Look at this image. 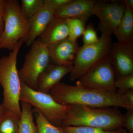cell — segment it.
Wrapping results in <instances>:
<instances>
[{
	"label": "cell",
	"mask_w": 133,
	"mask_h": 133,
	"mask_svg": "<svg viewBox=\"0 0 133 133\" xmlns=\"http://www.w3.org/2000/svg\"><path fill=\"white\" fill-rule=\"evenodd\" d=\"M68 37L69 31L66 19L55 16L39 39L48 48Z\"/></svg>",
	"instance_id": "cell-14"
},
{
	"label": "cell",
	"mask_w": 133,
	"mask_h": 133,
	"mask_svg": "<svg viewBox=\"0 0 133 133\" xmlns=\"http://www.w3.org/2000/svg\"><path fill=\"white\" fill-rule=\"evenodd\" d=\"M120 1L124 5L126 8L133 10V0H122Z\"/></svg>",
	"instance_id": "cell-28"
},
{
	"label": "cell",
	"mask_w": 133,
	"mask_h": 133,
	"mask_svg": "<svg viewBox=\"0 0 133 133\" xmlns=\"http://www.w3.org/2000/svg\"><path fill=\"white\" fill-rule=\"evenodd\" d=\"M44 5V0H22L21 12L26 19L29 20L42 9Z\"/></svg>",
	"instance_id": "cell-19"
},
{
	"label": "cell",
	"mask_w": 133,
	"mask_h": 133,
	"mask_svg": "<svg viewBox=\"0 0 133 133\" xmlns=\"http://www.w3.org/2000/svg\"><path fill=\"white\" fill-rule=\"evenodd\" d=\"M62 126H84L115 130L123 127L125 116L115 108L71 105Z\"/></svg>",
	"instance_id": "cell-2"
},
{
	"label": "cell",
	"mask_w": 133,
	"mask_h": 133,
	"mask_svg": "<svg viewBox=\"0 0 133 133\" xmlns=\"http://www.w3.org/2000/svg\"><path fill=\"white\" fill-rule=\"evenodd\" d=\"M83 45H89L97 42L99 40L97 32L91 24L85 27L83 35Z\"/></svg>",
	"instance_id": "cell-24"
},
{
	"label": "cell",
	"mask_w": 133,
	"mask_h": 133,
	"mask_svg": "<svg viewBox=\"0 0 133 133\" xmlns=\"http://www.w3.org/2000/svg\"><path fill=\"white\" fill-rule=\"evenodd\" d=\"M72 66L61 65L50 62L38 77L36 90L49 94L54 86L60 82L65 75L70 73Z\"/></svg>",
	"instance_id": "cell-11"
},
{
	"label": "cell",
	"mask_w": 133,
	"mask_h": 133,
	"mask_svg": "<svg viewBox=\"0 0 133 133\" xmlns=\"http://www.w3.org/2000/svg\"><path fill=\"white\" fill-rule=\"evenodd\" d=\"M115 74L108 58L79 79L83 84L110 93H116Z\"/></svg>",
	"instance_id": "cell-9"
},
{
	"label": "cell",
	"mask_w": 133,
	"mask_h": 133,
	"mask_svg": "<svg viewBox=\"0 0 133 133\" xmlns=\"http://www.w3.org/2000/svg\"><path fill=\"white\" fill-rule=\"evenodd\" d=\"M108 58L116 78L133 74V43L112 44Z\"/></svg>",
	"instance_id": "cell-10"
},
{
	"label": "cell",
	"mask_w": 133,
	"mask_h": 133,
	"mask_svg": "<svg viewBox=\"0 0 133 133\" xmlns=\"http://www.w3.org/2000/svg\"><path fill=\"white\" fill-rule=\"evenodd\" d=\"M19 119L5 110L0 116V133H18Z\"/></svg>",
	"instance_id": "cell-18"
},
{
	"label": "cell",
	"mask_w": 133,
	"mask_h": 133,
	"mask_svg": "<svg viewBox=\"0 0 133 133\" xmlns=\"http://www.w3.org/2000/svg\"><path fill=\"white\" fill-rule=\"evenodd\" d=\"M5 110V108L3 106V105L2 104L0 105V116H1L2 115L3 113Z\"/></svg>",
	"instance_id": "cell-30"
},
{
	"label": "cell",
	"mask_w": 133,
	"mask_h": 133,
	"mask_svg": "<svg viewBox=\"0 0 133 133\" xmlns=\"http://www.w3.org/2000/svg\"><path fill=\"white\" fill-rule=\"evenodd\" d=\"M115 85L116 90L118 88V90L116 93L122 95L133 90V74L116 78Z\"/></svg>",
	"instance_id": "cell-23"
},
{
	"label": "cell",
	"mask_w": 133,
	"mask_h": 133,
	"mask_svg": "<svg viewBox=\"0 0 133 133\" xmlns=\"http://www.w3.org/2000/svg\"><path fill=\"white\" fill-rule=\"evenodd\" d=\"M21 114L18 123V133H37V127L33 118L32 106L21 101Z\"/></svg>",
	"instance_id": "cell-17"
},
{
	"label": "cell",
	"mask_w": 133,
	"mask_h": 133,
	"mask_svg": "<svg viewBox=\"0 0 133 133\" xmlns=\"http://www.w3.org/2000/svg\"><path fill=\"white\" fill-rule=\"evenodd\" d=\"M61 128L64 133H125V131L119 128L115 130H107L102 129L84 126H62Z\"/></svg>",
	"instance_id": "cell-22"
},
{
	"label": "cell",
	"mask_w": 133,
	"mask_h": 133,
	"mask_svg": "<svg viewBox=\"0 0 133 133\" xmlns=\"http://www.w3.org/2000/svg\"><path fill=\"white\" fill-rule=\"evenodd\" d=\"M79 47L77 41L65 38L48 48L51 62L61 65L73 66Z\"/></svg>",
	"instance_id": "cell-12"
},
{
	"label": "cell",
	"mask_w": 133,
	"mask_h": 133,
	"mask_svg": "<svg viewBox=\"0 0 133 133\" xmlns=\"http://www.w3.org/2000/svg\"><path fill=\"white\" fill-rule=\"evenodd\" d=\"M95 0H72L63 7L55 11V16L65 19H80L87 21L92 15Z\"/></svg>",
	"instance_id": "cell-13"
},
{
	"label": "cell",
	"mask_w": 133,
	"mask_h": 133,
	"mask_svg": "<svg viewBox=\"0 0 133 133\" xmlns=\"http://www.w3.org/2000/svg\"><path fill=\"white\" fill-rule=\"evenodd\" d=\"M55 11L44 5L37 14L29 19V30L24 42L28 46H31L33 42L39 37L55 17Z\"/></svg>",
	"instance_id": "cell-15"
},
{
	"label": "cell",
	"mask_w": 133,
	"mask_h": 133,
	"mask_svg": "<svg viewBox=\"0 0 133 133\" xmlns=\"http://www.w3.org/2000/svg\"><path fill=\"white\" fill-rule=\"evenodd\" d=\"M111 37L101 35L97 42L78 48L70 73V81L79 79L107 59L112 44Z\"/></svg>",
	"instance_id": "cell-4"
},
{
	"label": "cell",
	"mask_w": 133,
	"mask_h": 133,
	"mask_svg": "<svg viewBox=\"0 0 133 133\" xmlns=\"http://www.w3.org/2000/svg\"><path fill=\"white\" fill-rule=\"evenodd\" d=\"M118 42L133 43V10L126 8L124 16L114 34Z\"/></svg>",
	"instance_id": "cell-16"
},
{
	"label": "cell",
	"mask_w": 133,
	"mask_h": 133,
	"mask_svg": "<svg viewBox=\"0 0 133 133\" xmlns=\"http://www.w3.org/2000/svg\"><path fill=\"white\" fill-rule=\"evenodd\" d=\"M20 101L28 103L57 127L62 126L70 109V106L58 103L49 94L33 90L22 83Z\"/></svg>",
	"instance_id": "cell-6"
},
{
	"label": "cell",
	"mask_w": 133,
	"mask_h": 133,
	"mask_svg": "<svg viewBox=\"0 0 133 133\" xmlns=\"http://www.w3.org/2000/svg\"><path fill=\"white\" fill-rule=\"evenodd\" d=\"M6 0H0V38L4 28V17Z\"/></svg>",
	"instance_id": "cell-27"
},
{
	"label": "cell",
	"mask_w": 133,
	"mask_h": 133,
	"mask_svg": "<svg viewBox=\"0 0 133 133\" xmlns=\"http://www.w3.org/2000/svg\"><path fill=\"white\" fill-rule=\"evenodd\" d=\"M24 42L19 41L16 47L7 56L0 58V85L3 90V102L5 110L19 119L21 114L20 105L21 83L17 68L19 50Z\"/></svg>",
	"instance_id": "cell-3"
},
{
	"label": "cell",
	"mask_w": 133,
	"mask_h": 133,
	"mask_svg": "<svg viewBox=\"0 0 133 133\" xmlns=\"http://www.w3.org/2000/svg\"><path fill=\"white\" fill-rule=\"evenodd\" d=\"M37 133H64L61 127L51 124L42 113L35 109Z\"/></svg>",
	"instance_id": "cell-20"
},
{
	"label": "cell",
	"mask_w": 133,
	"mask_h": 133,
	"mask_svg": "<svg viewBox=\"0 0 133 133\" xmlns=\"http://www.w3.org/2000/svg\"><path fill=\"white\" fill-rule=\"evenodd\" d=\"M50 62L48 48L39 39L36 40L26 54L22 67L18 71L21 83L36 90L38 77Z\"/></svg>",
	"instance_id": "cell-7"
},
{
	"label": "cell",
	"mask_w": 133,
	"mask_h": 133,
	"mask_svg": "<svg viewBox=\"0 0 133 133\" xmlns=\"http://www.w3.org/2000/svg\"><path fill=\"white\" fill-rule=\"evenodd\" d=\"M69 31V38L71 41H77V39L83 35L87 21L80 19H66Z\"/></svg>",
	"instance_id": "cell-21"
},
{
	"label": "cell",
	"mask_w": 133,
	"mask_h": 133,
	"mask_svg": "<svg viewBox=\"0 0 133 133\" xmlns=\"http://www.w3.org/2000/svg\"><path fill=\"white\" fill-rule=\"evenodd\" d=\"M72 0H44V5L54 11L62 8Z\"/></svg>",
	"instance_id": "cell-25"
},
{
	"label": "cell",
	"mask_w": 133,
	"mask_h": 133,
	"mask_svg": "<svg viewBox=\"0 0 133 133\" xmlns=\"http://www.w3.org/2000/svg\"><path fill=\"white\" fill-rule=\"evenodd\" d=\"M124 94L129 102L133 105V90L129 91Z\"/></svg>",
	"instance_id": "cell-29"
},
{
	"label": "cell",
	"mask_w": 133,
	"mask_h": 133,
	"mask_svg": "<svg viewBox=\"0 0 133 133\" xmlns=\"http://www.w3.org/2000/svg\"><path fill=\"white\" fill-rule=\"evenodd\" d=\"M125 133H126V132H125Z\"/></svg>",
	"instance_id": "cell-31"
},
{
	"label": "cell",
	"mask_w": 133,
	"mask_h": 133,
	"mask_svg": "<svg viewBox=\"0 0 133 133\" xmlns=\"http://www.w3.org/2000/svg\"><path fill=\"white\" fill-rule=\"evenodd\" d=\"M125 116L123 127H125L131 133H133V110H128Z\"/></svg>",
	"instance_id": "cell-26"
},
{
	"label": "cell",
	"mask_w": 133,
	"mask_h": 133,
	"mask_svg": "<svg viewBox=\"0 0 133 133\" xmlns=\"http://www.w3.org/2000/svg\"><path fill=\"white\" fill-rule=\"evenodd\" d=\"M29 20L22 14L17 0H6L4 28L0 38V49L13 50L19 41L24 42L28 35Z\"/></svg>",
	"instance_id": "cell-5"
},
{
	"label": "cell",
	"mask_w": 133,
	"mask_h": 133,
	"mask_svg": "<svg viewBox=\"0 0 133 133\" xmlns=\"http://www.w3.org/2000/svg\"><path fill=\"white\" fill-rule=\"evenodd\" d=\"M125 6L120 1H97L93 15L99 20V28L102 35H114L124 16Z\"/></svg>",
	"instance_id": "cell-8"
},
{
	"label": "cell",
	"mask_w": 133,
	"mask_h": 133,
	"mask_svg": "<svg viewBox=\"0 0 133 133\" xmlns=\"http://www.w3.org/2000/svg\"><path fill=\"white\" fill-rule=\"evenodd\" d=\"M49 94L57 102L62 105L103 108L119 107L127 111L133 110V105L125 94L91 88L78 80L75 85L59 82L51 89Z\"/></svg>",
	"instance_id": "cell-1"
}]
</instances>
